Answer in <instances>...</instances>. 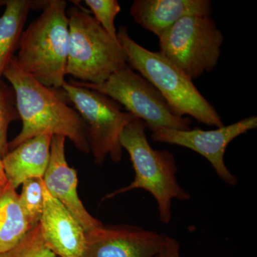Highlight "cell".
I'll return each instance as SVG.
<instances>
[{
	"label": "cell",
	"mask_w": 257,
	"mask_h": 257,
	"mask_svg": "<svg viewBox=\"0 0 257 257\" xmlns=\"http://www.w3.org/2000/svg\"><path fill=\"white\" fill-rule=\"evenodd\" d=\"M15 91L23 128L9 143V151L45 133L68 138L83 153L90 152L86 126L77 111L67 105L57 89L46 87L20 68L13 57L3 73Z\"/></svg>",
	"instance_id": "6da1fadb"
},
{
	"label": "cell",
	"mask_w": 257,
	"mask_h": 257,
	"mask_svg": "<svg viewBox=\"0 0 257 257\" xmlns=\"http://www.w3.org/2000/svg\"><path fill=\"white\" fill-rule=\"evenodd\" d=\"M117 39L128 67L156 88L176 115L191 116L208 126H224L215 108L175 64L160 52H151L137 43L126 27H120Z\"/></svg>",
	"instance_id": "7a4b0ae2"
},
{
	"label": "cell",
	"mask_w": 257,
	"mask_h": 257,
	"mask_svg": "<svg viewBox=\"0 0 257 257\" xmlns=\"http://www.w3.org/2000/svg\"><path fill=\"white\" fill-rule=\"evenodd\" d=\"M67 4L63 0L42 1L41 15L34 20L19 42L15 57L20 68L41 83L62 89L69 50Z\"/></svg>",
	"instance_id": "3957f363"
},
{
	"label": "cell",
	"mask_w": 257,
	"mask_h": 257,
	"mask_svg": "<svg viewBox=\"0 0 257 257\" xmlns=\"http://www.w3.org/2000/svg\"><path fill=\"white\" fill-rule=\"evenodd\" d=\"M147 128L145 121L135 117L120 135V144L130 155L135 177L130 185L107 194L104 200L143 189L155 198L160 221L167 224L172 219V199L187 201L190 194L179 185L175 156L167 150H154L147 140Z\"/></svg>",
	"instance_id": "277c9868"
},
{
	"label": "cell",
	"mask_w": 257,
	"mask_h": 257,
	"mask_svg": "<svg viewBox=\"0 0 257 257\" xmlns=\"http://www.w3.org/2000/svg\"><path fill=\"white\" fill-rule=\"evenodd\" d=\"M69 18V50L66 74L81 82L98 84L126 65V56L87 10L72 8Z\"/></svg>",
	"instance_id": "5b68a950"
},
{
	"label": "cell",
	"mask_w": 257,
	"mask_h": 257,
	"mask_svg": "<svg viewBox=\"0 0 257 257\" xmlns=\"http://www.w3.org/2000/svg\"><path fill=\"white\" fill-rule=\"evenodd\" d=\"M159 40V52L193 80L215 68L224 39L211 17L187 16Z\"/></svg>",
	"instance_id": "8992f818"
},
{
	"label": "cell",
	"mask_w": 257,
	"mask_h": 257,
	"mask_svg": "<svg viewBox=\"0 0 257 257\" xmlns=\"http://www.w3.org/2000/svg\"><path fill=\"white\" fill-rule=\"evenodd\" d=\"M62 89L84 121L94 164L102 165L108 156L120 162L123 155L120 135L135 116L121 111L119 103L100 92L70 82H64Z\"/></svg>",
	"instance_id": "52a82bcc"
},
{
	"label": "cell",
	"mask_w": 257,
	"mask_h": 257,
	"mask_svg": "<svg viewBox=\"0 0 257 257\" xmlns=\"http://www.w3.org/2000/svg\"><path fill=\"white\" fill-rule=\"evenodd\" d=\"M76 85L100 92L114 99L135 117L143 120L152 133L161 128L188 130L192 119L179 116L153 85L126 64L105 82L94 84L70 80Z\"/></svg>",
	"instance_id": "ba28073f"
},
{
	"label": "cell",
	"mask_w": 257,
	"mask_h": 257,
	"mask_svg": "<svg viewBox=\"0 0 257 257\" xmlns=\"http://www.w3.org/2000/svg\"><path fill=\"white\" fill-rule=\"evenodd\" d=\"M256 127L257 117L251 116L227 126L207 131L199 128L188 130L161 128L152 133V138L155 142L177 145L197 152L210 162L216 175L223 182L234 187L238 184V179L225 165V152L235 138Z\"/></svg>",
	"instance_id": "9c48e42d"
},
{
	"label": "cell",
	"mask_w": 257,
	"mask_h": 257,
	"mask_svg": "<svg viewBox=\"0 0 257 257\" xmlns=\"http://www.w3.org/2000/svg\"><path fill=\"white\" fill-rule=\"evenodd\" d=\"M167 235L133 225H104L85 231L81 257H155Z\"/></svg>",
	"instance_id": "30bf717a"
},
{
	"label": "cell",
	"mask_w": 257,
	"mask_h": 257,
	"mask_svg": "<svg viewBox=\"0 0 257 257\" xmlns=\"http://www.w3.org/2000/svg\"><path fill=\"white\" fill-rule=\"evenodd\" d=\"M65 140L61 135L52 138L50 162L42 179L51 195L69 211L84 231H87L103 224L88 212L79 199L77 173L67 163Z\"/></svg>",
	"instance_id": "8fae6325"
},
{
	"label": "cell",
	"mask_w": 257,
	"mask_h": 257,
	"mask_svg": "<svg viewBox=\"0 0 257 257\" xmlns=\"http://www.w3.org/2000/svg\"><path fill=\"white\" fill-rule=\"evenodd\" d=\"M43 194V212L39 224L47 246L57 256H82L85 231L69 211L51 195L44 182Z\"/></svg>",
	"instance_id": "7c38bea8"
},
{
	"label": "cell",
	"mask_w": 257,
	"mask_h": 257,
	"mask_svg": "<svg viewBox=\"0 0 257 257\" xmlns=\"http://www.w3.org/2000/svg\"><path fill=\"white\" fill-rule=\"evenodd\" d=\"M211 12L210 0H135L130 8L135 21L158 37L181 19Z\"/></svg>",
	"instance_id": "4fadbf2b"
},
{
	"label": "cell",
	"mask_w": 257,
	"mask_h": 257,
	"mask_svg": "<svg viewBox=\"0 0 257 257\" xmlns=\"http://www.w3.org/2000/svg\"><path fill=\"white\" fill-rule=\"evenodd\" d=\"M53 136L45 133L30 139L2 159L8 182L15 189L28 179H43L50 162Z\"/></svg>",
	"instance_id": "5bb4252c"
},
{
	"label": "cell",
	"mask_w": 257,
	"mask_h": 257,
	"mask_svg": "<svg viewBox=\"0 0 257 257\" xmlns=\"http://www.w3.org/2000/svg\"><path fill=\"white\" fill-rule=\"evenodd\" d=\"M32 228L17 189L8 182L0 188V253L18 244Z\"/></svg>",
	"instance_id": "9a60e30c"
},
{
	"label": "cell",
	"mask_w": 257,
	"mask_h": 257,
	"mask_svg": "<svg viewBox=\"0 0 257 257\" xmlns=\"http://www.w3.org/2000/svg\"><path fill=\"white\" fill-rule=\"evenodd\" d=\"M41 3L30 0L5 2V12L0 17V86L5 69L19 46L29 12L35 6L40 7Z\"/></svg>",
	"instance_id": "2e32d148"
},
{
	"label": "cell",
	"mask_w": 257,
	"mask_h": 257,
	"mask_svg": "<svg viewBox=\"0 0 257 257\" xmlns=\"http://www.w3.org/2000/svg\"><path fill=\"white\" fill-rule=\"evenodd\" d=\"M20 201L32 227L39 224L44 208L43 179L34 178L23 184Z\"/></svg>",
	"instance_id": "e0dca14e"
},
{
	"label": "cell",
	"mask_w": 257,
	"mask_h": 257,
	"mask_svg": "<svg viewBox=\"0 0 257 257\" xmlns=\"http://www.w3.org/2000/svg\"><path fill=\"white\" fill-rule=\"evenodd\" d=\"M0 257H57L47 246L40 224L35 225L13 248L0 253Z\"/></svg>",
	"instance_id": "ac0fdd59"
},
{
	"label": "cell",
	"mask_w": 257,
	"mask_h": 257,
	"mask_svg": "<svg viewBox=\"0 0 257 257\" xmlns=\"http://www.w3.org/2000/svg\"><path fill=\"white\" fill-rule=\"evenodd\" d=\"M86 5L90 9L94 18L102 28L114 40L118 42L117 32L114 20L121 11V6L116 0H85Z\"/></svg>",
	"instance_id": "d6986e66"
},
{
	"label": "cell",
	"mask_w": 257,
	"mask_h": 257,
	"mask_svg": "<svg viewBox=\"0 0 257 257\" xmlns=\"http://www.w3.org/2000/svg\"><path fill=\"white\" fill-rule=\"evenodd\" d=\"M18 119L20 115L16 106L13 104L10 92L0 86V157L2 159L10 152L8 133L10 123Z\"/></svg>",
	"instance_id": "ffe728a7"
},
{
	"label": "cell",
	"mask_w": 257,
	"mask_h": 257,
	"mask_svg": "<svg viewBox=\"0 0 257 257\" xmlns=\"http://www.w3.org/2000/svg\"><path fill=\"white\" fill-rule=\"evenodd\" d=\"M155 257H182L180 254V244L174 238L167 236L165 245Z\"/></svg>",
	"instance_id": "44dd1931"
},
{
	"label": "cell",
	"mask_w": 257,
	"mask_h": 257,
	"mask_svg": "<svg viewBox=\"0 0 257 257\" xmlns=\"http://www.w3.org/2000/svg\"><path fill=\"white\" fill-rule=\"evenodd\" d=\"M6 175H5L4 167H3V160L0 157V188L4 187L8 183Z\"/></svg>",
	"instance_id": "7402d4cb"
}]
</instances>
